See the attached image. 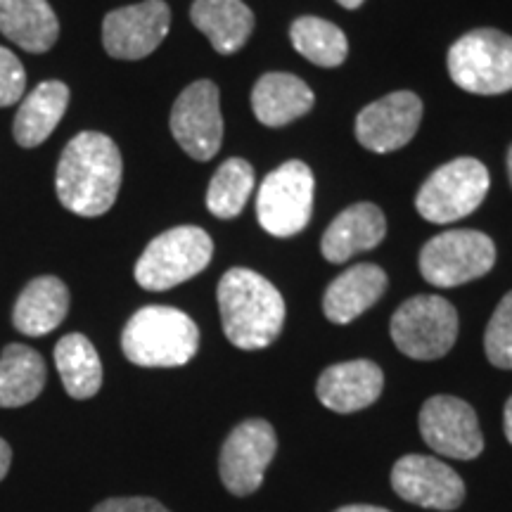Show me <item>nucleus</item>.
<instances>
[{
	"mask_svg": "<svg viewBox=\"0 0 512 512\" xmlns=\"http://www.w3.org/2000/svg\"><path fill=\"white\" fill-rule=\"evenodd\" d=\"M384 375L373 361H347L323 370L316 394L325 408L335 413H356L380 399Z\"/></svg>",
	"mask_w": 512,
	"mask_h": 512,
	"instance_id": "dca6fc26",
	"label": "nucleus"
},
{
	"mask_svg": "<svg viewBox=\"0 0 512 512\" xmlns=\"http://www.w3.org/2000/svg\"><path fill=\"white\" fill-rule=\"evenodd\" d=\"M420 434L446 458L472 460L484 451L475 408L458 396H432L420 411Z\"/></svg>",
	"mask_w": 512,
	"mask_h": 512,
	"instance_id": "ddd939ff",
	"label": "nucleus"
},
{
	"mask_svg": "<svg viewBox=\"0 0 512 512\" xmlns=\"http://www.w3.org/2000/svg\"><path fill=\"white\" fill-rule=\"evenodd\" d=\"M389 330L401 354L415 361H434L456 344L458 313L444 297L420 294L396 309Z\"/></svg>",
	"mask_w": 512,
	"mask_h": 512,
	"instance_id": "423d86ee",
	"label": "nucleus"
},
{
	"mask_svg": "<svg viewBox=\"0 0 512 512\" xmlns=\"http://www.w3.org/2000/svg\"><path fill=\"white\" fill-rule=\"evenodd\" d=\"M503 425H505V437H508V441H510V444H512V396H510V401L505 403Z\"/></svg>",
	"mask_w": 512,
	"mask_h": 512,
	"instance_id": "2f4dec72",
	"label": "nucleus"
},
{
	"mask_svg": "<svg viewBox=\"0 0 512 512\" xmlns=\"http://www.w3.org/2000/svg\"><path fill=\"white\" fill-rule=\"evenodd\" d=\"M121 152L105 133L83 131L69 140L57 162L55 190L62 207L95 219L112 209L121 188Z\"/></svg>",
	"mask_w": 512,
	"mask_h": 512,
	"instance_id": "f257e3e1",
	"label": "nucleus"
},
{
	"mask_svg": "<svg viewBox=\"0 0 512 512\" xmlns=\"http://www.w3.org/2000/svg\"><path fill=\"white\" fill-rule=\"evenodd\" d=\"M69 311V287L55 275L34 278L19 294L12 325L27 337H43L57 330Z\"/></svg>",
	"mask_w": 512,
	"mask_h": 512,
	"instance_id": "a211bd4d",
	"label": "nucleus"
},
{
	"mask_svg": "<svg viewBox=\"0 0 512 512\" xmlns=\"http://www.w3.org/2000/svg\"><path fill=\"white\" fill-rule=\"evenodd\" d=\"M12 463V448L5 439H0V482H3L5 475H8Z\"/></svg>",
	"mask_w": 512,
	"mask_h": 512,
	"instance_id": "7c9ffc66",
	"label": "nucleus"
},
{
	"mask_svg": "<svg viewBox=\"0 0 512 512\" xmlns=\"http://www.w3.org/2000/svg\"><path fill=\"white\" fill-rule=\"evenodd\" d=\"M55 366L72 399H91L102 387V363L86 335H64L55 347Z\"/></svg>",
	"mask_w": 512,
	"mask_h": 512,
	"instance_id": "393cba45",
	"label": "nucleus"
},
{
	"mask_svg": "<svg viewBox=\"0 0 512 512\" xmlns=\"http://www.w3.org/2000/svg\"><path fill=\"white\" fill-rule=\"evenodd\" d=\"M489 183V171L482 162L472 157L453 159L422 183L415 207L430 223L460 221L479 209Z\"/></svg>",
	"mask_w": 512,
	"mask_h": 512,
	"instance_id": "0eeeda50",
	"label": "nucleus"
},
{
	"mask_svg": "<svg viewBox=\"0 0 512 512\" xmlns=\"http://www.w3.org/2000/svg\"><path fill=\"white\" fill-rule=\"evenodd\" d=\"M484 349L496 368L512 370V292L501 299L486 325Z\"/></svg>",
	"mask_w": 512,
	"mask_h": 512,
	"instance_id": "cd10ccee",
	"label": "nucleus"
},
{
	"mask_svg": "<svg viewBox=\"0 0 512 512\" xmlns=\"http://www.w3.org/2000/svg\"><path fill=\"white\" fill-rule=\"evenodd\" d=\"M219 311L228 342L245 351L266 349L285 323L283 294L249 268H233L223 275Z\"/></svg>",
	"mask_w": 512,
	"mask_h": 512,
	"instance_id": "f03ea898",
	"label": "nucleus"
},
{
	"mask_svg": "<svg viewBox=\"0 0 512 512\" xmlns=\"http://www.w3.org/2000/svg\"><path fill=\"white\" fill-rule=\"evenodd\" d=\"M387 233V221L380 207L370 202H361L349 207L330 223L323 235V256L332 264H344L358 252L373 249L384 240Z\"/></svg>",
	"mask_w": 512,
	"mask_h": 512,
	"instance_id": "f3484780",
	"label": "nucleus"
},
{
	"mask_svg": "<svg viewBox=\"0 0 512 512\" xmlns=\"http://www.w3.org/2000/svg\"><path fill=\"white\" fill-rule=\"evenodd\" d=\"M278 448L275 430L266 420H245L228 434L221 448L219 472L230 494L249 496L259 491L266 467Z\"/></svg>",
	"mask_w": 512,
	"mask_h": 512,
	"instance_id": "9b49d317",
	"label": "nucleus"
},
{
	"mask_svg": "<svg viewBox=\"0 0 512 512\" xmlns=\"http://www.w3.org/2000/svg\"><path fill=\"white\" fill-rule=\"evenodd\" d=\"M335 512H389V510L375 508V505H344V508H339Z\"/></svg>",
	"mask_w": 512,
	"mask_h": 512,
	"instance_id": "473e14b6",
	"label": "nucleus"
},
{
	"mask_svg": "<svg viewBox=\"0 0 512 512\" xmlns=\"http://www.w3.org/2000/svg\"><path fill=\"white\" fill-rule=\"evenodd\" d=\"M121 349L136 366L178 368L200 349V330L188 313L171 306H145L126 323Z\"/></svg>",
	"mask_w": 512,
	"mask_h": 512,
	"instance_id": "7ed1b4c3",
	"label": "nucleus"
},
{
	"mask_svg": "<svg viewBox=\"0 0 512 512\" xmlns=\"http://www.w3.org/2000/svg\"><path fill=\"white\" fill-rule=\"evenodd\" d=\"M387 290V275L375 264L351 266L328 287L323 297V311L328 320L347 325L366 313Z\"/></svg>",
	"mask_w": 512,
	"mask_h": 512,
	"instance_id": "aec40b11",
	"label": "nucleus"
},
{
	"mask_svg": "<svg viewBox=\"0 0 512 512\" xmlns=\"http://www.w3.org/2000/svg\"><path fill=\"white\" fill-rule=\"evenodd\" d=\"M496 264V247L477 230H448L420 252V273L434 287H458L482 278Z\"/></svg>",
	"mask_w": 512,
	"mask_h": 512,
	"instance_id": "6e6552de",
	"label": "nucleus"
},
{
	"mask_svg": "<svg viewBox=\"0 0 512 512\" xmlns=\"http://www.w3.org/2000/svg\"><path fill=\"white\" fill-rule=\"evenodd\" d=\"M448 74L456 86L477 95L512 91V36L475 29L448 50Z\"/></svg>",
	"mask_w": 512,
	"mask_h": 512,
	"instance_id": "20e7f679",
	"label": "nucleus"
},
{
	"mask_svg": "<svg viewBox=\"0 0 512 512\" xmlns=\"http://www.w3.org/2000/svg\"><path fill=\"white\" fill-rule=\"evenodd\" d=\"M337 3L342 5V8H347V10H356V8H361L366 0H337Z\"/></svg>",
	"mask_w": 512,
	"mask_h": 512,
	"instance_id": "72a5a7b5",
	"label": "nucleus"
},
{
	"mask_svg": "<svg viewBox=\"0 0 512 512\" xmlns=\"http://www.w3.org/2000/svg\"><path fill=\"white\" fill-rule=\"evenodd\" d=\"M422 119V100L399 91L375 100L356 119V138L370 152H394L408 145Z\"/></svg>",
	"mask_w": 512,
	"mask_h": 512,
	"instance_id": "2eb2a0df",
	"label": "nucleus"
},
{
	"mask_svg": "<svg viewBox=\"0 0 512 512\" xmlns=\"http://www.w3.org/2000/svg\"><path fill=\"white\" fill-rule=\"evenodd\" d=\"M169 126L185 155L197 162H209L221 150L223 140V117L216 83H190L174 102Z\"/></svg>",
	"mask_w": 512,
	"mask_h": 512,
	"instance_id": "9d476101",
	"label": "nucleus"
},
{
	"mask_svg": "<svg viewBox=\"0 0 512 512\" xmlns=\"http://www.w3.org/2000/svg\"><path fill=\"white\" fill-rule=\"evenodd\" d=\"M313 174L304 162H285L266 176L256 197L261 228L275 238L302 233L313 211Z\"/></svg>",
	"mask_w": 512,
	"mask_h": 512,
	"instance_id": "1a4fd4ad",
	"label": "nucleus"
},
{
	"mask_svg": "<svg viewBox=\"0 0 512 512\" xmlns=\"http://www.w3.org/2000/svg\"><path fill=\"white\" fill-rule=\"evenodd\" d=\"M46 363L27 344H8L0 356V408L27 406L46 387Z\"/></svg>",
	"mask_w": 512,
	"mask_h": 512,
	"instance_id": "b1692460",
	"label": "nucleus"
},
{
	"mask_svg": "<svg viewBox=\"0 0 512 512\" xmlns=\"http://www.w3.org/2000/svg\"><path fill=\"white\" fill-rule=\"evenodd\" d=\"M392 486L403 501L430 510H456L465 501L458 472L430 456H403L392 470Z\"/></svg>",
	"mask_w": 512,
	"mask_h": 512,
	"instance_id": "4468645a",
	"label": "nucleus"
},
{
	"mask_svg": "<svg viewBox=\"0 0 512 512\" xmlns=\"http://www.w3.org/2000/svg\"><path fill=\"white\" fill-rule=\"evenodd\" d=\"M508 176H510V183H512V147L508 152Z\"/></svg>",
	"mask_w": 512,
	"mask_h": 512,
	"instance_id": "f704fd0d",
	"label": "nucleus"
},
{
	"mask_svg": "<svg viewBox=\"0 0 512 512\" xmlns=\"http://www.w3.org/2000/svg\"><path fill=\"white\" fill-rule=\"evenodd\" d=\"M254 190V169L245 159H228L219 166L207 190V209L216 219H235Z\"/></svg>",
	"mask_w": 512,
	"mask_h": 512,
	"instance_id": "bb28decb",
	"label": "nucleus"
},
{
	"mask_svg": "<svg viewBox=\"0 0 512 512\" xmlns=\"http://www.w3.org/2000/svg\"><path fill=\"white\" fill-rule=\"evenodd\" d=\"M171 10L164 0H145L112 10L102 22V43L114 60H143L169 34Z\"/></svg>",
	"mask_w": 512,
	"mask_h": 512,
	"instance_id": "f8f14e48",
	"label": "nucleus"
},
{
	"mask_svg": "<svg viewBox=\"0 0 512 512\" xmlns=\"http://www.w3.org/2000/svg\"><path fill=\"white\" fill-rule=\"evenodd\" d=\"M0 34L27 53H48L60 22L48 0H0Z\"/></svg>",
	"mask_w": 512,
	"mask_h": 512,
	"instance_id": "6ab92c4d",
	"label": "nucleus"
},
{
	"mask_svg": "<svg viewBox=\"0 0 512 512\" xmlns=\"http://www.w3.org/2000/svg\"><path fill=\"white\" fill-rule=\"evenodd\" d=\"M190 19L221 55L238 53L254 29L252 10L242 0H195Z\"/></svg>",
	"mask_w": 512,
	"mask_h": 512,
	"instance_id": "412c9836",
	"label": "nucleus"
},
{
	"mask_svg": "<svg viewBox=\"0 0 512 512\" xmlns=\"http://www.w3.org/2000/svg\"><path fill=\"white\" fill-rule=\"evenodd\" d=\"M93 512H171L155 498H107L95 505Z\"/></svg>",
	"mask_w": 512,
	"mask_h": 512,
	"instance_id": "c756f323",
	"label": "nucleus"
},
{
	"mask_svg": "<svg viewBox=\"0 0 512 512\" xmlns=\"http://www.w3.org/2000/svg\"><path fill=\"white\" fill-rule=\"evenodd\" d=\"M214 242L202 228L178 226L157 235L136 264V280L150 292H164L195 278L209 266Z\"/></svg>",
	"mask_w": 512,
	"mask_h": 512,
	"instance_id": "39448f33",
	"label": "nucleus"
},
{
	"mask_svg": "<svg viewBox=\"0 0 512 512\" xmlns=\"http://www.w3.org/2000/svg\"><path fill=\"white\" fill-rule=\"evenodd\" d=\"M69 105V88L62 81H43L22 100L15 114V140L22 147H38L50 138Z\"/></svg>",
	"mask_w": 512,
	"mask_h": 512,
	"instance_id": "5701e85b",
	"label": "nucleus"
},
{
	"mask_svg": "<svg viewBox=\"0 0 512 512\" xmlns=\"http://www.w3.org/2000/svg\"><path fill=\"white\" fill-rule=\"evenodd\" d=\"M299 55L318 67H339L349 55V41L337 24L320 17H299L290 29Z\"/></svg>",
	"mask_w": 512,
	"mask_h": 512,
	"instance_id": "a878e982",
	"label": "nucleus"
},
{
	"mask_svg": "<svg viewBox=\"0 0 512 512\" xmlns=\"http://www.w3.org/2000/svg\"><path fill=\"white\" fill-rule=\"evenodd\" d=\"M311 88L294 74L273 72L261 76L252 91V107L256 119L264 126H285L290 121L304 117L311 110Z\"/></svg>",
	"mask_w": 512,
	"mask_h": 512,
	"instance_id": "4be33fe9",
	"label": "nucleus"
},
{
	"mask_svg": "<svg viewBox=\"0 0 512 512\" xmlns=\"http://www.w3.org/2000/svg\"><path fill=\"white\" fill-rule=\"evenodd\" d=\"M27 74L12 50L0 46V107H12L22 100Z\"/></svg>",
	"mask_w": 512,
	"mask_h": 512,
	"instance_id": "c85d7f7f",
	"label": "nucleus"
}]
</instances>
